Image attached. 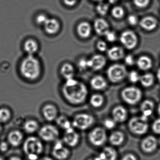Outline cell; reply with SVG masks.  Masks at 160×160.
I'll use <instances>...</instances> for the list:
<instances>
[{
	"label": "cell",
	"instance_id": "cell-1",
	"mask_svg": "<svg viewBox=\"0 0 160 160\" xmlns=\"http://www.w3.org/2000/svg\"><path fill=\"white\" fill-rule=\"evenodd\" d=\"M62 92L65 99L74 105L83 103L86 100L88 94L86 86L74 78L66 80L62 87Z\"/></svg>",
	"mask_w": 160,
	"mask_h": 160
},
{
	"label": "cell",
	"instance_id": "cell-2",
	"mask_svg": "<svg viewBox=\"0 0 160 160\" xmlns=\"http://www.w3.org/2000/svg\"><path fill=\"white\" fill-rule=\"evenodd\" d=\"M20 71L22 76L26 79L36 80L41 73L40 62L34 55H28L22 61Z\"/></svg>",
	"mask_w": 160,
	"mask_h": 160
},
{
	"label": "cell",
	"instance_id": "cell-3",
	"mask_svg": "<svg viewBox=\"0 0 160 160\" xmlns=\"http://www.w3.org/2000/svg\"><path fill=\"white\" fill-rule=\"evenodd\" d=\"M23 149L29 159L36 160L38 156L43 152V146L38 138L30 137L24 142Z\"/></svg>",
	"mask_w": 160,
	"mask_h": 160
},
{
	"label": "cell",
	"instance_id": "cell-4",
	"mask_svg": "<svg viewBox=\"0 0 160 160\" xmlns=\"http://www.w3.org/2000/svg\"><path fill=\"white\" fill-rule=\"evenodd\" d=\"M122 99L131 105L137 104L142 98V92L138 88L134 86L126 88L121 92Z\"/></svg>",
	"mask_w": 160,
	"mask_h": 160
},
{
	"label": "cell",
	"instance_id": "cell-5",
	"mask_svg": "<svg viewBox=\"0 0 160 160\" xmlns=\"http://www.w3.org/2000/svg\"><path fill=\"white\" fill-rule=\"evenodd\" d=\"M107 73L108 78L113 83L119 82L127 76V71L126 67L119 64L111 66L108 68Z\"/></svg>",
	"mask_w": 160,
	"mask_h": 160
},
{
	"label": "cell",
	"instance_id": "cell-6",
	"mask_svg": "<svg viewBox=\"0 0 160 160\" xmlns=\"http://www.w3.org/2000/svg\"><path fill=\"white\" fill-rule=\"evenodd\" d=\"M95 122L94 117L89 114L82 113L75 116L72 126L79 129L85 130L89 128Z\"/></svg>",
	"mask_w": 160,
	"mask_h": 160
},
{
	"label": "cell",
	"instance_id": "cell-7",
	"mask_svg": "<svg viewBox=\"0 0 160 160\" xmlns=\"http://www.w3.org/2000/svg\"><path fill=\"white\" fill-rule=\"evenodd\" d=\"M128 126L132 132L139 135L146 133L148 128L147 122L143 120L141 117L132 118L129 122Z\"/></svg>",
	"mask_w": 160,
	"mask_h": 160
},
{
	"label": "cell",
	"instance_id": "cell-8",
	"mask_svg": "<svg viewBox=\"0 0 160 160\" xmlns=\"http://www.w3.org/2000/svg\"><path fill=\"white\" fill-rule=\"evenodd\" d=\"M88 138L93 145L100 147L105 143L107 140V135L104 129L101 128H95L90 132Z\"/></svg>",
	"mask_w": 160,
	"mask_h": 160
},
{
	"label": "cell",
	"instance_id": "cell-9",
	"mask_svg": "<svg viewBox=\"0 0 160 160\" xmlns=\"http://www.w3.org/2000/svg\"><path fill=\"white\" fill-rule=\"evenodd\" d=\"M120 42L126 48L132 50L138 44V39L136 34L132 31L127 30L122 32L120 35Z\"/></svg>",
	"mask_w": 160,
	"mask_h": 160
},
{
	"label": "cell",
	"instance_id": "cell-10",
	"mask_svg": "<svg viewBox=\"0 0 160 160\" xmlns=\"http://www.w3.org/2000/svg\"><path fill=\"white\" fill-rule=\"evenodd\" d=\"M59 132L56 127L53 125H47L41 128L39 134L45 142H52L57 139Z\"/></svg>",
	"mask_w": 160,
	"mask_h": 160
},
{
	"label": "cell",
	"instance_id": "cell-11",
	"mask_svg": "<svg viewBox=\"0 0 160 160\" xmlns=\"http://www.w3.org/2000/svg\"><path fill=\"white\" fill-rule=\"evenodd\" d=\"M52 155L56 159L65 160L69 156L70 151L68 148L63 145V143L61 141H57L53 149Z\"/></svg>",
	"mask_w": 160,
	"mask_h": 160
},
{
	"label": "cell",
	"instance_id": "cell-12",
	"mask_svg": "<svg viewBox=\"0 0 160 160\" xmlns=\"http://www.w3.org/2000/svg\"><path fill=\"white\" fill-rule=\"evenodd\" d=\"M80 140L79 134L72 127L66 130L64 136V141L69 146L74 147L78 145Z\"/></svg>",
	"mask_w": 160,
	"mask_h": 160
},
{
	"label": "cell",
	"instance_id": "cell-13",
	"mask_svg": "<svg viewBox=\"0 0 160 160\" xmlns=\"http://www.w3.org/2000/svg\"><path fill=\"white\" fill-rule=\"evenodd\" d=\"M88 64L89 68H92L95 71L99 70L105 66L106 64V59L101 54H96L88 60Z\"/></svg>",
	"mask_w": 160,
	"mask_h": 160
},
{
	"label": "cell",
	"instance_id": "cell-14",
	"mask_svg": "<svg viewBox=\"0 0 160 160\" xmlns=\"http://www.w3.org/2000/svg\"><path fill=\"white\" fill-rule=\"evenodd\" d=\"M42 114L46 120L49 121H52L57 118L58 111L54 105L48 104L43 107Z\"/></svg>",
	"mask_w": 160,
	"mask_h": 160
},
{
	"label": "cell",
	"instance_id": "cell-15",
	"mask_svg": "<svg viewBox=\"0 0 160 160\" xmlns=\"http://www.w3.org/2000/svg\"><path fill=\"white\" fill-rule=\"evenodd\" d=\"M157 141L155 137L147 136L143 139L142 142V148L145 152L150 153L157 148Z\"/></svg>",
	"mask_w": 160,
	"mask_h": 160
},
{
	"label": "cell",
	"instance_id": "cell-16",
	"mask_svg": "<svg viewBox=\"0 0 160 160\" xmlns=\"http://www.w3.org/2000/svg\"><path fill=\"white\" fill-rule=\"evenodd\" d=\"M44 29L47 33L54 35L57 33L60 29V24L57 20L54 18H48L44 24Z\"/></svg>",
	"mask_w": 160,
	"mask_h": 160
},
{
	"label": "cell",
	"instance_id": "cell-17",
	"mask_svg": "<svg viewBox=\"0 0 160 160\" xmlns=\"http://www.w3.org/2000/svg\"><path fill=\"white\" fill-rule=\"evenodd\" d=\"M113 119L116 122L125 121L127 117V112L125 107L122 106H116L112 111Z\"/></svg>",
	"mask_w": 160,
	"mask_h": 160
},
{
	"label": "cell",
	"instance_id": "cell-18",
	"mask_svg": "<svg viewBox=\"0 0 160 160\" xmlns=\"http://www.w3.org/2000/svg\"><path fill=\"white\" fill-rule=\"evenodd\" d=\"M94 29L96 32L100 35H104L110 30L107 22L101 18H98L95 21Z\"/></svg>",
	"mask_w": 160,
	"mask_h": 160
},
{
	"label": "cell",
	"instance_id": "cell-19",
	"mask_svg": "<svg viewBox=\"0 0 160 160\" xmlns=\"http://www.w3.org/2000/svg\"><path fill=\"white\" fill-rule=\"evenodd\" d=\"M141 27L147 31H151L156 29L157 25V21L152 17H146L140 22Z\"/></svg>",
	"mask_w": 160,
	"mask_h": 160
},
{
	"label": "cell",
	"instance_id": "cell-20",
	"mask_svg": "<svg viewBox=\"0 0 160 160\" xmlns=\"http://www.w3.org/2000/svg\"><path fill=\"white\" fill-rule=\"evenodd\" d=\"M107 54L111 60L116 61L121 60L124 57L125 52L122 48L116 46L109 49Z\"/></svg>",
	"mask_w": 160,
	"mask_h": 160
},
{
	"label": "cell",
	"instance_id": "cell-21",
	"mask_svg": "<svg viewBox=\"0 0 160 160\" xmlns=\"http://www.w3.org/2000/svg\"><path fill=\"white\" fill-rule=\"evenodd\" d=\"M77 32L80 37L82 38H87L91 35L92 28L87 22H82L78 25Z\"/></svg>",
	"mask_w": 160,
	"mask_h": 160
},
{
	"label": "cell",
	"instance_id": "cell-22",
	"mask_svg": "<svg viewBox=\"0 0 160 160\" xmlns=\"http://www.w3.org/2000/svg\"><path fill=\"white\" fill-rule=\"evenodd\" d=\"M90 85L95 90H101L104 89L107 85L105 79L101 76H96L93 77L90 81Z\"/></svg>",
	"mask_w": 160,
	"mask_h": 160
},
{
	"label": "cell",
	"instance_id": "cell-23",
	"mask_svg": "<svg viewBox=\"0 0 160 160\" xmlns=\"http://www.w3.org/2000/svg\"><path fill=\"white\" fill-rule=\"evenodd\" d=\"M60 73L65 80L73 78L75 73V68L71 64L66 63L61 67Z\"/></svg>",
	"mask_w": 160,
	"mask_h": 160
},
{
	"label": "cell",
	"instance_id": "cell-24",
	"mask_svg": "<svg viewBox=\"0 0 160 160\" xmlns=\"http://www.w3.org/2000/svg\"><path fill=\"white\" fill-rule=\"evenodd\" d=\"M23 138L22 133L19 131H13L8 134V142L13 147H18L20 144Z\"/></svg>",
	"mask_w": 160,
	"mask_h": 160
},
{
	"label": "cell",
	"instance_id": "cell-25",
	"mask_svg": "<svg viewBox=\"0 0 160 160\" xmlns=\"http://www.w3.org/2000/svg\"><path fill=\"white\" fill-rule=\"evenodd\" d=\"M136 63L138 68L143 71L149 70L153 66L152 60L147 56H142L139 57Z\"/></svg>",
	"mask_w": 160,
	"mask_h": 160
},
{
	"label": "cell",
	"instance_id": "cell-26",
	"mask_svg": "<svg viewBox=\"0 0 160 160\" xmlns=\"http://www.w3.org/2000/svg\"><path fill=\"white\" fill-rule=\"evenodd\" d=\"M23 49L28 55H34L38 50V44L34 39H28L24 42Z\"/></svg>",
	"mask_w": 160,
	"mask_h": 160
},
{
	"label": "cell",
	"instance_id": "cell-27",
	"mask_svg": "<svg viewBox=\"0 0 160 160\" xmlns=\"http://www.w3.org/2000/svg\"><path fill=\"white\" fill-rule=\"evenodd\" d=\"M154 109V104L153 102L148 100L144 101L141 106L142 115L149 117L153 113Z\"/></svg>",
	"mask_w": 160,
	"mask_h": 160
},
{
	"label": "cell",
	"instance_id": "cell-28",
	"mask_svg": "<svg viewBox=\"0 0 160 160\" xmlns=\"http://www.w3.org/2000/svg\"><path fill=\"white\" fill-rule=\"evenodd\" d=\"M99 157L101 160H116L117 154L114 148L106 147L103 149Z\"/></svg>",
	"mask_w": 160,
	"mask_h": 160
},
{
	"label": "cell",
	"instance_id": "cell-29",
	"mask_svg": "<svg viewBox=\"0 0 160 160\" xmlns=\"http://www.w3.org/2000/svg\"><path fill=\"white\" fill-rule=\"evenodd\" d=\"M109 140H110V142L113 145H120L124 141V134L120 132H115L111 134Z\"/></svg>",
	"mask_w": 160,
	"mask_h": 160
},
{
	"label": "cell",
	"instance_id": "cell-30",
	"mask_svg": "<svg viewBox=\"0 0 160 160\" xmlns=\"http://www.w3.org/2000/svg\"><path fill=\"white\" fill-rule=\"evenodd\" d=\"M141 84L144 87H149L154 83V76L151 73H146L140 77V81Z\"/></svg>",
	"mask_w": 160,
	"mask_h": 160
},
{
	"label": "cell",
	"instance_id": "cell-31",
	"mask_svg": "<svg viewBox=\"0 0 160 160\" xmlns=\"http://www.w3.org/2000/svg\"><path fill=\"white\" fill-rule=\"evenodd\" d=\"M23 128L27 133H34L39 128V124L35 120H28L24 123Z\"/></svg>",
	"mask_w": 160,
	"mask_h": 160
},
{
	"label": "cell",
	"instance_id": "cell-32",
	"mask_svg": "<svg viewBox=\"0 0 160 160\" xmlns=\"http://www.w3.org/2000/svg\"><path fill=\"white\" fill-rule=\"evenodd\" d=\"M104 99L103 96L99 94H95L91 96L90 103L93 107L99 108L104 103Z\"/></svg>",
	"mask_w": 160,
	"mask_h": 160
},
{
	"label": "cell",
	"instance_id": "cell-33",
	"mask_svg": "<svg viewBox=\"0 0 160 160\" xmlns=\"http://www.w3.org/2000/svg\"><path fill=\"white\" fill-rule=\"evenodd\" d=\"M56 123L57 125L65 130H67L70 128H71V123L70 122L69 120L64 116H61L56 119Z\"/></svg>",
	"mask_w": 160,
	"mask_h": 160
},
{
	"label": "cell",
	"instance_id": "cell-34",
	"mask_svg": "<svg viewBox=\"0 0 160 160\" xmlns=\"http://www.w3.org/2000/svg\"><path fill=\"white\" fill-rule=\"evenodd\" d=\"M11 112L7 108L0 109V122L4 123L10 119Z\"/></svg>",
	"mask_w": 160,
	"mask_h": 160
},
{
	"label": "cell",
	"instance_id": "cell-35",
	"mask_svg": "<svg viewBox=\"0 0 160 160\" xmlns=\"http://www.w3.org/2000/svg\"><path fill=\"white\" fill-rule=\"evenodd\" d=\"M110 6L108 3L101 2L97 6L96 9L99 14L102 16H105L108 13Z\"/></svg>",
	"mask_w": 160,
	"mask_h": 160
},
{
	"label": "cell",
	"instance_id": "cell-36",
	"mask_svg": "<svg viewBox=\"0 0 160 160\" xmlns=\"http://www.w3.org/2000/svg\"><path fill=\"white\" fill-rule=\"evenodd\" d=\"M112 14L116 18L120 19L124 17L125 12L121 7L116 6L112 10Z\"/></svg>",
	"mask_w": 160,
	"mask_h": 160
},
{
	"label": "cell",
	"instance_id": "cell-37",
	"mask_svg": "<svg viewBox=\"0 0 160 160\" xmlns=\"http://www.w3.org/2000/svg\"><path fill=\"white\" fill-rule=\"evenodd\" d=\"M128 77L129 80L131 82L135 83L137 82L140 81L141 76L137 71H135V70H132L129 73Z\"/></svg>",
	"mask_w": 160,
	"mask_h": 160
},
{
	"label": "cell",
	"instance_id": "cell-38",
	"mask_svg": "<svg viewBox=\"0 0 160 160\" xmlns=\"http://www.w3.org/2000/svg\"><path fill=\"white\" fill-rule=\"evenodd\" d=\"M116 123V122L113 119L108 118L104 120L103 124L106 128L108 129H112L115 127Z\"/></svg>",
	"mask_w": 160,
	"mask_h": 160
},
{
	"label": "cell",
	"instance_id": "cell-39",
	"mask_svg": "<svg viewBox=\"0 0 160 160\" xmlns=\"http://www.w3.org/2000/svg\"><path fill=\"white\" fill-rule=\"evenodd\" d=\"M134 4L140 8L146 7L149 4L150 0H133Z\"/></svg>",
	"mask_w": 160,
	"mask_h": 160
},
{
	"label": "cell",
	"instance_id": "cell-40",
	"mask_svg": "<svg viewBox=\"0 0 160 160\" xmlns=\"http://www.w3.org/2000/svg\"><path fill=\"white\" fill-rule=\"evenodd\" d=\"M105 37L107 41L110 42H114L116 39V35L113 32L109 30L105 35Z\"/></svg>",
	"mask_w": 160,
	"mask_h": 160
},
{
	"label": "cell",
	"instance_id": "cell-41",
	"mask_svg": "<svg viewBox=\"0 0 160 160\" xmlns=\"http://www.w3.org/2000/svg\"><path fill=\"white\" fill-rule=\"evenodd\" d=\"M96 47L98 50L100 51L101 52L106 51L107 48H108L107 43L104 42V41H102V40L99 41L97 43Z\"/></svg>",
	"mask_w": 160,
	"mask_h": 160
},
{
	"label": "cell",
	"instance_id": "cell-42",
	"mask_svg": "<svg viewBox=\"0 0 160 160\" xmlns=\"http://www.w3.org/2000/svg\"><path fill=\"white\" fill-rule=\"evenodd\" d=\"M48 19V18H47V16H45V15L40 14L37 17L36 21L37 23L39 25H44Z\"/></svg>",
	"mask_w": 160,
	"mask_h": 160
},
{
	"label": "cell",
	"instance_id": "cell-43",
	"mask_svg": "<svg viewBox=\"0 0 160 160\" xmlns=\"http://www.w3.org/2000/svg\"><path fill=\"white\" fill-rule=\"evenodd\" d=\"M152 129L155 133L160 134V118L154 121L152 125Z\"/></svg>",
	"mask_w": 160,
	"mask_h": 160
},
{
	"label": "cell",
	"instance_id": "cell-44",
	"mask_svg": "<svg viewBox=\"0 0 160 160\" xmlns=\"http://www.w3.org/2000/svg\"><path fill=\"white\" fill-rule=\"evenodd\" d=\"M125 62L128 66H132L135 64V61L134 57L131 54L127 55L125 57Z\"/></svg>",
	"mask_w": 160,
	"mask_h": 160
},
{
	"label": "cell",
	"instance_id": "cell-45",
	"mask_svg": "<svg viewBox=\"0 0 160 160\" xmlns=\"http://www.w3.org/2000/svg\"><path fill=\"white\" fill-rule=\"evenodd\" d=\"M79 66L80 68L81 69H85L89 68V64H88V60L83 59H81L79 62Z\"/></svg>",
	"mask_w": 160,
	"mask_h": 160
},
{
	"label": "cell",
	"instance_id": "cell-46",
	"mask_svg": "<svg viewBox=\"0 0 160 160\" xmlns=\"http://www.w3.org/2000/svg\"><path fill=\"white\" fill-rule=\"evenodd\" d=\"M128 21L131 25H136L138 22V18L135 15H130L128 18Z\"/></svg>",
	"mask_w": 160,
	"mask_h": 160
},
{
	"label": "cell",
	"instance_id": "cell-47",
	"mask_svg": "<svg viewBox=\"0 0 160 160\" xmlns=\"http://www.w3.org/2000/svg\"><path fill=\"white\" fill-rule=\"evenodd\" d=\"M122 160H137L136 157L132 154H127L125 155Z\"/></svg>",
	"mask_w": 160,
	"mask_h": 160
},
{
	"label": "cell",
	"instance_id": "cell-48",
	"mask_svg": "<svg viewBox=\"0 0 160 160\" xmlns=\"http://www.w3.org/2000/svg\"><path fill=\"white\" fill-rule=\"evenodd\" d=\"M8 148V145L6 142H2L0 144V150L2 152H5Z\"/></svg>",
	"mask_w": 160,
	"mask_h": 160
},
{
	"label": "cell",
	"instance_id": "cell-49",
	"mask_svg": "<svg viewBox=\"0 0 160 160\" xmlns=\"http://www.w3.org/2000/svg\"><path fill=\"white\" fill-rule=\"evenodd\" d=\"M78 0H64L65 4L69 6H72L76 4Z\"/></svg>",
	"mask_w": 160,
	"mask_h": 160
},
{
	"label": "cell",
	"instance_id": "cell-50",
	"mask_svg": "<svg viewBox=\"0 0 160 160\" xmlns=\"http://www.w3.org/2000/svg\"><path fill=\"white\" fill-rule=\"evenodd\" d=\"M157 78L159 82H160V68L158 69L157 72Z\"/></svg>",
	"mask_w": 160,
	"mask_h": 160
},
{
	"label": "cell",
	"instance_id": "cell-51",
	"mask_svg": "<svg viewBox=\"0 0 160 160\" xmlns=\"http://www.w3.org/2000/svg\"><path fill=\"white\" fill-rule=\"evenodd\" d=\"M10 160H22L20 158H18V157H12L10 158Z\"/></svg>",
	"mask_w": 160,
	"mask_h": 160
},
{
	"label": "cell",
	"instance_id": "cell-52",
	"mask_svg": "<svg viewBox=\"0 0 160 160\" xmlns=\"http://www.w3.org/2000/svg\"><path fill=\"white\" fill-rule=\"evenodd\" d=\"M40 160H53L51 158L49 157H44V158H42Z\"/></svg>",
	"mask_w": 160,
	"mask_h": 160
},
{
	"label": "cell",
	"instance_id": "cell-53",
	"mask_svg": "<svg viewBox=\"0 0 160 160\" xmlns=\"http://www.w3.org/2000/svg\"><path fill=\"white\" fill-rule=\"evenodd\" d=\"M109 2L111 4H114L118 1V0H109Z\"/></svg>",
	"mask_w": 160,
	"mask_h": 160
},
{
	"label": "cell",
	"instance_id": "cell-54",
	"mask_svg": "<svg viewBox=\"0 0 160 160\" xmlns=\"http://www.w3.org/2000/svg\"><path fill=\"white\" fill-rule=\"evenodd\" d=\"M89 160H101V159L100 158H99V157H97V158H95L93 159H90Z\"/></svg>",
	"mask_w": 160,
	"mask_h": 160
},
{
	"label": "cell",
	"instance_id": "cell-55",
	"mask_svg": "<svg viewBox=\"0 0 160 160\" xmlns=\"http://www.w3.org/2000/svg\"><path fill=\"white\" fill-rule=\"evenodd\" d=\"M158 113L160 116V104L158 105L157 109Z\"/></svg>",
	"mask_w": 160,
	"mask_h": 160
},
{
	"label": "cell",
	"instance_id": "cell-56",
	"mask_svg": "<svg viewBox=\"0 0 160 160\" xmlns=\"http://www.w3.org/2000/svg\"><path fill=\"white\" fill-rule=\"evenodd\" d=\"M95 1H99V2H101V1H102V0H95Z\"/></svg>",
	"mask_w": 160,
	"mask_h": 160
},
{
	"label": "cell",
	"instance_id": "cell-57",
	"mask_svg": "<svg viewBox=\"0 0 160 160\" xmlns=\"http://www.w3.org/2000/svg\"><path fill=\"white\" fill-rule=\"evenodd\" d=\"M0 160H4L3 159V158H1V157H0Z\"/></svg>",
	"mask_w": 160,
	"mask_h": 160
},
{
	"label": "cell",
	"instance_id": "cell-58",
	"mask_svg": "<svg viewBox=\"0 0 160 160\" xmlns=\"http://www.w3.org/2000/svg\"><path fill=\"white\" fill-rule=\"evenodd\" d=\"M158 142H159V143L160 145V138H159V140Z\"/></svg>",
	"mask_w": 160,
	"mask_h": 160
},
{
	"label": "cell",
	"instance_id": "cell-59",
	"mask_svg": "<svg viewBox=\"0 0 160 160\" xmlns=\"http://www.w3.org/2000/svg\"><path fill=\"white\" fill-rule=\"evenodd\" d=\"M1 130H2V128H1V126H0V132H1Z\"/></svg>",
	"mask_w": 160,
	"mask_h": 160
}]
</instances>
